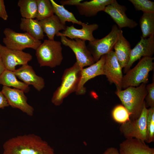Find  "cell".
<instances>
[{
	"label": "cell",
	"mask_w": 154,
	"mask_h": 154,
	"mask_svg": "<svg viewBox=\"0 0 154 154\" xmlns=\"http://www.w3.org/2000/svg\"><path fill=\"white\" fill-rule=\"evenodd\" d=\"M44 33L46 34L48 39L54 40V37L59 31L65 30L66 27L63 25L58 17L55 15L39 21Z\"/></svg>",
	"instance_id": "21"
},
{
	"label": "cell",
	"mask_w": 154,
	"mask_h": 154,
	"mask_svg": "<svg viewBox=\"0 0 154 154\" xmlns=\"http://www.w3.org/2000/svg\"><path fill=\"white\" fill-rule=\"evenodd\" d=\"M20 29L38 40L43 39L44 32L38 20L22 18L20 25Z\"/></svg>",
	"instance_id": "22"
},
{
	"label": "cell",
	"mask_w": 154,
	"mask_h": 154,
	"mask_svg": "<svg viewBox=\"0 0 154 154\" xmlns=\"http://www.w3.org/2000/svg\"><path fill=\"white\" fill-rule=\"evenodd\" d=\"M17 77L29 86L31 85L38 91L45 86L44 79L36 74L32 67L28 64L23 65L14 71Z\"/></svg>",
	"instance_id": "17"
},
{
	"label": "cell",
	"mask_w": 154,
	"mask_h": 154,
	"mask_svg": "<svg viewBox=\"0 0 154 154\" xmlns=\"http://www.w3.org/2000/svg\"><path fill=\"white\" fill-rule=\"evenodd\" d=\"M120 154H154V149L145 142L136 138L127 139L119 145Z\"/></svg>",
	"instance_id": "18"
},
{
	"label": "cell",
	"mask_w": 154,
	"mask_h": 154,
	"mask_svg": "<svg viewBox=\"0 0 154 154\" xmlns=\"http://www.w3.org/2000/svg\"><path fill=\"white\" fill-rule=\"evenodd\" d=\"M154 53V35L147 38L141 37L140 41L131 50L129 62L124 68V73H126L133 63L141 57H152Z\"/></svg>",
	"instance_id": "14"
},
{
	"label": "cell",
	"mask_w": 154,
	"mask_h": 154,
	"mask_svg": "<svg viewBox=\"0 0 154 154\" xmlns=\"http://www.w3.org/2000/svg\"><path fill=\"white\" fill-rule=\"evenodd\" d=\"M1 91L9 106L19 109L29 116H33L34 109L28 103L27 98L23 91L3 86Z\"/></svg>",
	"instance_id": "11"
},
{
	"label": "cell",
	"mask_w": 154,
	"mask_h": 154,
	"mask_svg": "<svg viewBox=\"0 0 154 154\" xmlns=\"http://www.w3.org/2000/svg\"><path fill=\"white\" fill-rule=\"evenodd\" d=\"M5 37L3 41L8 48L14 50H23L26 48L36 50L42 43L27 33H19L10 28H5L3 31Z\"/></svg>",
	"instance_id": "6"
},
{
	"label": "cell",
	"mask_w": 154,
	"mask_h": 154,
	"mask_svg": "<svg viewBox=\"0 0 154 154\" xmlns=\"http://www.w3.org/2000/svg\"><path fill=\"white\" fill-rule=\"evenodd\" d=\"M8 17L4 0H0V17L4 20H6Z\"/></svg>",
	"instance_id": "32"
},
{
	"label": "cell",
	"mask_w": 154,
	"mask_h": 154,
	"mask_svg": "<svg viewBox=\"0 0 154 154\" xmlns=\"http://www.w3.org/2000/svg\"><path fill=\"white\" fill-rule=\"evenodd\" d=\"M17 4L22 18H36L37 13V0H19Z\"/></svg>",
	"instance_id": "26"
},
{
	"label": "cell",
	"mask_w": 154,
	"mask_h": 154,
	"mask_svg": "<svg viewBox=\"0 0 154 154\" xmlns=\"http://www.w3.org/2000/svg\"><path fill=\"white\" fill-rule=\"evenodd\" d=\"M147 139L146 142L150 143L154 140V107L147 110Z\"/></svg>",
	"instance_id": "28"
},
{
	"label": "cell",
	"mask_w": 154,
	"mask_h": 154,
	"mask_svg": "<svg viewBox=\"0 0 154 154\" xmlns=\"http://www.w3.org/2000/svg\"><path fill=\"white\" fill-rule=\"evenodd\" d=\"M147 110L145 102L138 118L130 119L121 125L119 130L126 139L134 138L146 142Z\"/></svg>",
	"instance_id": "7"
},
{
	"label": "cell",
	"mask_w": 154,
	"mask_h": 154,
	"mask_svg": "<svg viewBox=\"0 0 154 154\" xmlns=\"http://www.w3.org/2000/svg\"><path fill=\"white\" fill-rule=\"evenodd\" d=\"M14 72L5 69L0 75V84L23 91L25 93L30 90L29 85L19 81Z\"/></svg>",
	"instance_id": "23"
},
{
	"label": "cell",
	"mask_w": 154,
	"mask_h": 154,
	"mask_svg": "<svg viewBox=\"0 0 154 154\" xmlns=\"http://www.w3.org/2000/svg\"><path fill=\"white\" fill-rule=\"evenodd\" d=\"M148 93L145 98V104L146 107H154V83L146 85Z\"/></svg>",
	"instance_id": "31"
},
{
	"label": "cell",
	"mask_w": 154,
	"mask_h": 154,
	"mask_svg": "<svg viewBox=\"0 0 154 154\" xmlns=\"http://www.w3.org/2000/svg\"><path fill=\"white\" fill-rule=\"evenodd\" d=\"M61 42L69 47L75 55L76 62L82 68L90 66L95 62L94 58L86 46V41L80 39H69L61 36Z\"/></svg>",
	"instance_id": "9"
},
{
	"label": "cell",
	"mask_w": 154,
	"mask_h": 154,
	"mask_svg": "<svg viewBox=\"0 0 154 154\" xmlns=\"http://www.w3.org/2000/svg\"><path fill=\"white\" fill-rule=\"evenodd\" d=\"M9 105L5 97L1 91H0V109H3Z\"/></svg>",
	"instance_id": "33"
},
{
	"label": "cell",
	"mask_w": 154,
	"mask_h": 154,
	"mask_svg": "<svg viewBox=\"0 0 154 154\" xmlns=\"http://www.w3.org/2000/svg\"><path fill=\"white\" fill-rule=\"evenodd\" d=\"M6 69L0 56V75Z\"/></svg>",
	"instance_id": "36"
},
{
	"label": "cell",
	"mask_w": 154,
	"mask_h": 154,
	"mask_svg": "<svg viewBox=\"0 0 154 154\" xmlns=\"http://www.w3.org/2000/svg\"><path fill=\"white\" fill-rule=\"evenodd\" d=\"M103 67L104 75L110 83L114 84L117 90H121L123 75L121 68L114 51L112 50L106 54Z\"/></svg>",
	"instance_id": "12"
},
{
	"label": "cell",
	"mask_w": 154,
	"mask_h": 154,
	"mask_svg": "<svg viewBox=\"0 0 154 154\" xmlns=\"http://www.w3.org/2000/svg\"><path fill=\"white\" fill-rule=\"evenodd\" d=\"M37 13L36 19L38 21L46 19L54 14L53 7L49 0H37Z\"/></svg>",
	"instance_id": "27"
},
{
	"label": "cell",
	"mask_w": 154,
	"mask_h": 154,
	"mask_svg": "<svg viewBox=\"0 0 154 154\" xmlns=\"http://www.w3.org/2000/svg\"><path fill=\"white\" fill-rule=\"evenodd\" d=\"M106 58V55H104L93 64L88 67L82 69L79 83L75 92L76 95H83L86 93V89L84 85L88 80L96 76L104 75L103 67Z\"/></svg>",
	"instance_id": "15"
},
{
	"label": "cell",
	"mask_w": 154,
	"mask_h": 154,
	"mask_svg": "<svg viewBox=\"0 0 154 154\" xmlns=\"http://www.w3.org/2000/svg\"><path fill=\"white\" fill-rule=\"evenodd\" d=\"M113 0H92L80 3L76 6L79 14L87 17H94L100 11H103L106 7Z\"/></svg>",
	"instance_id": "19"
},
{
	"label": "cell",
	"mask_w": 154,
	"mask_h": 154,
	"mask_svg": "<svg viewBox=\"0 0 154 154\" xmlns=\"http://www.w3.org/2000/svg\"><path fill=\"white\" fill-rule=\"evenodd\" d=\"M112 115L116 121L122 123L130 119L129 113L123 105H119L116 106L112 111Z\"/></svg>",
	"instance_id": "30"
},
{
	"label": "cell",
	"mask_w": 154,
	"mask_h": 154,
	"mask_svg": "<svg viewBox=\"0 0 154 154\" xmlns=\"http://www.w3.org/2000/svg\"><path fill=\"white\" fill-rule=\"evenodd\" d=\"M137 11L143 13H154V2L149 0H129Z\"/></svg>",
	"instance_id": "29"
},
{
	"label": "cell",
	"mask_w": 154,
	"mask_h": 154,
	"mask_svg": "<svg viewBox=\"0 0 154 154\" xmlns=\"http://www.w3.org/2000/svg\"><path fill=\"white\" fill-rule=\"evenodd\" d=\"M83 1L82 0H61L60 1V3L61 5H75L76 6L81 1Z\"/></svg>",
	"instance_id": "34"
},
{
	"label": "cell",
	"mask_w": 154,
	"mask_h": 154,
	"mask_svg": "<svg viewBox=\"0 0 154 154\" xmlns=\"http://www.w3.org/2000/svg\"><path fill=\"white\" fill-rule=\"evenodd\" d=\"M82 68L76 62L73 66L65 70L60 85L54 92L51 99L54 104L60 106L64 98L71 93L76 92Z\"/></svg>",
	"instance_id": "3"
},
{
	"label": "cell",
	"mask_w": 154,
	"mask_h": 154,
	"mask_svg": "<svg viewBox=\"0 0 154 154\" xmlns=\"http://www.w3.org/2000/svg\"><path fill=\"white\" fill-rule=\"evenodd\" d=\"M102 154H120L117 149L113 147L108 148Z\"/></svg>",
	"instance_id": "35"
},
{
	"label": "cell",
	"mask_w": 154,
	"mask_h": 154,
	"mask_svg": "<svg viewBox=\"0 0 154 154\" xmlns=\"http://www.w3.org/2000/svg\"><path fill=\"white\" fill-rule=\"evenodd\" d=\"M82 28L78 29L75 28L73 25L66 27L62 33L59 32L57 36H64L68 37L71 39H80L85 41L92 42L96 40L93 36V32L98 29V25L96 23L88 24L83 23L81 25Z\"/></svg>",
	"instance_id": "16"
},
{
	"label": "cell",
	"mask_w": 154,
	"mask_h": 154,
	"mask_svg": "<svg viewBox=\"0 0 154 154\" xmlns=\"http://www.w3.org/2000/svg\"><path fill=\"white\" fill-rule=\"evenodd\" d=\"M146 85L142 83L137 87L130 86L123 90H117L115 92L128 111L131 119H137L141 115L148 93Z\"/></svg>",
	"instance_id": "2"
},
{
	"label": "cell",
	"mask_w": 154,
	"mask_h": 154,
	"mask_svg": "<svg viewBox=\"0 0 154 154\" xmlns=\"http://www.w3.org/2000/svg\"><path fill=\"white\" fill-rule=\"evenodd\" d=\"M52 5L54 14L56 15L61 23L65 25L66 22H71L82 25L83 23L77 20L74 14L66 9L64 6L58 5L53 0H50Z\"/></svg>",
	"instance_id": "24"
},
{
	"label": "cell",
	"mask_w": 154,
	"mask_h": 154,
	"mask_svg": "<svg viewBox=\"0 0 154 154\" xmlns=\"http://www.w3.org/2000/svg\"><path fill=\"white\" fill-rule=\"evenodd\" d=\"M127 10L125 6L119 4L116 0H113L106 7L103 11L109 15L120 29L125 27L134 28L137 26L138 23L127 16Z\"/></svg>",
	"instance_id": "13"
},
{
	"label": "cell",
	"mask_w": 154,
	"mask_h": 154,
	"mask_svg": "<svg viewBox=\"0 0 154 154\" xmlns=\"http://www.w3.org/2000/svg\"><path fill=\"white\" fill-rule=\"evenodd\" d=\"M121 29L116 25H113L111 31L104 37L89 42L87 47L95 62L101 57L112 50L119 37Z\"/></svg>",
	"instance_id": "8"
},
{
	"label": "cell",
	"mask_w": 154,
	"mask_h": 154,
	"mask_svg": "<svg viewBox=\"0 0 154 154\" xmlns=\"http://www.w3.org/2000/svg\"><path fill=\"white\" fill-rule=\"evenodd\" d=\"M0 56L6 69L13 72L16 70V66L28 64L33 58L29 53L11 49L1 44Z\"/></svg>",
	"instance_id": "10"
},
{
	"label": "cell",
	"mask_w": 154,
	"mask_h": 154,
	"mask_svg": "<svg viewBox=\"0 0 154 154\" xmlns=\"http://www.w3.org/2000/svg\"><path fill=\"white\" fill-rule=\"evenodd\" d=\"M2 154H55L46 141L33 134L12 137L3 145Z\"/></svg>",
	"instance_id": "1"
},
{
	"label": "cell",
	"mask_w": 154,
	"mask_h": 154,
	"mask_svg": "<svg viewBox=\"0 0 154 154\" xmlns=\"http://www.w3.org/2000/svg\"><path fill=\"white\" fill-rule=\"evenodd\" d=\"M141 36L147 38L154 35V13H143L139 20Z\"/></svg>",
	"instance_id": "25"
},
{
	"label": "cell",
	"mask_w": 154,
	"mask_h": 154,
	"mask_svg": "<svg viewBox=\"0 0 154 154\" xmlns=\"http://www.w3.org/2000/svg\"><path fill=\"white\" fill-rule=\"evenodd\" d=\"M114 48L121 68H124L129 62L131 49L130 43L123 36L121 30Z\"/></svg>",
	"instance_id": "20"
},
{
	"label": "cell",
	"mask_w": 154,
	"mask_h": 154,
	"mask_svg": "<svg viewBox=\"0 0 154 154\" xmlns=\"http://www.w3.org/2000/svg\"><path fill=\"white\" fill-rule=\"evenodd\" d=\"M62 43L55 40H44L36 50L40 67L54 68L60 65L63 59Z\"/></svg>",
	"instance_id": "4"
},
{
	"label": "cell",
	"mask_w": 154,
	"mask_h": 154,
	"mask_svg": "<svg viewBox=\"0 0 154 154\" xmlns=\"http://www.w3.org/2000/svg\"><path fill=\"white\" fill-rule=\"evenodd\" d=\"M154 57H144L133 68L130 69L123 76L122 88L137 87L149 82V73L153 69Z\"/></svg>",
	"instance_id": "5"
}]
</instances>
